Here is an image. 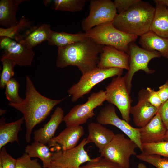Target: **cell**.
Returning a JSON list of instances; mask_svg holds the SVG:
<instances>
[{
    "mask_svg": "<svg viewBox=\"0 0 168 168\" xmlns=\"http://www.w3.org/2000/svg\"><path fill=\"white\" fill-rule=\"evenodd\" d=\"M27 153H24L16 159V168H42L37 159H31Z\"/></svg>",
    "mask_w": 168,
    "mask_h": 168,
    "instance_id": "obj_34",
    "label": "cell"
},
{
    "mask_svg": "<svg viewBox=\"0 0 168 168\" xmlns=\"http://www.w3.org/2000/svg\"><path fill=\"white\" fill-rule=\"evenodd\" d=\"M138 168H147L146 166L143 163L138 164L137 166Z\"/></svg>",
    "mask_w": 168,
    "mask_h": 168,
    "instance_id": "obj_41",
    "label": "cell"
},
{
    "mask_svg": "<svg viewBox=\"0 0 168 168\" xmlns=\"http://www.w3.org/2000/svg\"><path fill=\"white\" fill-rule=\"evenodd\" d=\"M89 8V15L82 24L85 32L101 24L112 22L117 14L114 2L110 0H91Z\"/></svg>",
    "mask_w": 168,
    "mask_h": 168,
    "instance_id": "obj_10",
    "label": "cell"
},
{
    "mask_svg": "<svg viewBox=\"0 0 168 168\" xmlns=\"http://www.w3.org/2000/svg\"><path fill=\"white\" fill-rule=\"evenodd\" d=\"M146 90L148 92V101L152 105L158 108L162 103L157 91L149 87H147Z\"/></svg>",
    "mask_w": 168,
    "mask_h": 168,
    "instance_id": "obj_37",
    "label": "cell"
},
{
    "mask_svg": "<svg viewBox=\"0 0 168 168\" xmlns=\"http://www.w3.org/2000/svg\"><path fill=\"white\" fill-rule=\"evenodd\" d=\"M166 83L168 85V79L166 81Z\"/></svg>",
    "mask_w": 168,
    "mask_h": 168,
    "instance_id": "obj_46",
    "label": "cell"
},
{
    "mask_svg": "<svg viewBox=\"0 0 168 168\" xmlns=\"http://www.w3.org/2000/svg\"><path fill=\"white\" fill-rule=\"evenodd\" d=\"M157 91L162 103L168 99V85L166 83L159 86Z\"/></svg>",
    "mask_w": 168,
    "mask_h": 168,
    "instance_id": "obj_39",
    "label": "cell"
},
{
    "mask_svg": "<svg viewBox=\"0 0 168 168\" xmlns=\"http://www.w3.org/2000/svg\"><path fill=\"white\" fill-rule=\"evenodd\" d=\"M4 117L0 120V150L9 143L16 142L20 145L18 138L19 131L22 130L21 125L24 120L23 117L15 121L7 123Z\"/></svg>",
    "mask_w": 168,
    "mask_h": 168,
    "instance_id": "obj_20",
    "label": "cell"
},
{
    "mask_svg": "<svg viewBox=\"0 0 168 168\" xmlns=\"http://www.w3.org/2000/svg\"><path fill=\"white\" fill-rule=\"evenodd\" d=\"M123 69L116 68H101L97 67L82 75L77 82L73 84L67 90L71 96V101L75 102L89 93L96 85L113 77L121 76Z\"/></svg>",
    "mask_w": 168,
    "mask_h": 168,
    "instance_id": "obj_5",
    "label": "cell"
},
{
    "mask_svg": "<svg viewBox=\"0 0 168 168\" xmlns=\"http://www.w3.org/2000/svg\"><path fill=\"white\" fill-rule=\"evenodd\" d=\"M155 11L150 3L139 0L124 12L117 14L112 23L123 32L140 37L149 31Z\"/></svg>",
    "mask_w": 168,
    "mask_h": 168,
    "instance_id": "obj_3",
    "label": "cell"
},
{
    "mask_svg": "<svg viewBox=\"0 0 168 168\" xmlns=\"http://www.w3.org/2000/svg\"><path fill=\"white\" fill-rule=\"evenodd\" d=\"M52 8L56 10L75 12L82 10L86 0H54Z\"/></svg>",
    "mask_w": 168,
    "mask_h": 168,
    "instance_id": "obj_28",
    "label": "cell"
},
{
    "mask_svg": "<svg viewBox=\"0 0 168 168\" xmlns=\"http://www.w3.org/2000/svg\"><path fill=\"white\" fill-rule=\"evenodd\" d=\"M138 147L133 141L126 138L124 134H115L111 141L100 153V156L122 168H129L130 157L137 155L135 150Z\"/></svg>",
    "mask_w": 168,
    "mask_h": 168,
    "instance_id": "obj_6",
    "label": "cell"
},
{
    "mask_svg": "<svg viewBox=\"0 0 168 168\" xmlns=\"http://www.w3.org/2000/svg\"><path fill=\"white\" fill-rule=\"evenodd\" d=\"M155 11L149 31L168 38V10L166 6L156 4Z\"/></svg>",
    "mask_w": 168,
    "mask_h": 168,
    "instance_id": "obj_23",
    "label": "cell"
},
{
    "mask_svg": "<svg viewBox=\"0 0 168 168\" xmlns=\"http://www.w3.org/2000/svg\"><path fill=\"white\" fill-rule=\"evenodd\" d=\"M1 61L2 65V69L0 75V87L4 89L7 83L12 78L15 74L14 68L16 65L12 60L5 59Z\"/></svg>",
    "mask_w": 168,
    "mask_h": 168,
    "instance_id": "obj_31",
    "label": "cell"
},
{
    "mask_svg": "<svg viewBox=\"0 0 168 168\" xmlns=\"http://www.w3.org/2000/svg\"><path fill=\"white\" fill-rule=\"evenodd\" d=\"M129 56L126 52L109 45H104L100 55L97 67L129 69Z\"/></svg>",
    "mask_w": 168,
    "mask_h": 168,
    "instance_id": "obj_15",
    "label": "cell"
},
{
    "mask_svg": "<svg viewBox=\"0 0 168 168\" xmlns=\"http://www.w3.org/2000/svg\"><path fill=\"white\" fill-rule=\"evenodd\" d=\"M50 168H62L58 166H51Z\"/></svg>",
    "mask_w": 168,
    "mask_h": 168,
    "instance_id": "obj_44",
    "label": "cell"
},
{
    "mask_svg": "<svg viewBox=\"0 0 168 168\" xmlns=\"http://www.w3.org/2000/svg\"><path fill=\"white\" fill-rule=\"evenodd\" d=\"M27 0H1L0 1V25L8 28L19 22L16 14L19 6Z\"/></svg>",
    "mask_w": 168,
    "mask_h": 168,
    "instance_id": "obj_21",
    "label": "cell"
},
{
    "mask_svg": "<svg viewBox=\"0 0 168 168\" xmlns=\"http://www.w3.org/2000/svg\"><path fill=\"white\" fill-rule=\"evenodd\" d=\"M143 152L148 155L155 154L168 158V141L142 144Z\"/></svg>",
    "mask_w": 168,
    "mask_h": 168,
    "instance_id": "obj_30",
    "label": "cell"
},
{
    "mask_svg": "<svg viewBox=\"0 0 168 168\" xmlns=\"http://www.w3.org/2000/svg\"><path fill=\"white\" fill-rule=\"evenodd\" d=\"M104 46L88 37L82 41L58 47L56 66L61 68L70 65L75 66L82 75L85 74L97 67Z\"/></svg>",
    "mask_w": 168,
    "mask_h": 168,
    "instance_id": "obj_2",
    "label": "cell"
},
{
    "mask_svg": "<svg viewBox=\"0 0 168 168\" xmlns=\"http://www.w3.org/2000/svg\"><path fill=\"white\" fill-rule=\"evenodd\" d=\"M51 30L49 25L44 24L33 29L22 40L33 48L43 41H48Z\"/></svg>",
    "mask_w": 168,
    "mask_h": 168,
    "instance_id": "obj_26",
    "label": "cell"
},
{
    "mask_svg": "<svg viewBox=\"0 0 168 168\" xmlns=\"http://www.w3.org/2000/svg\"><path fill=\"white\" fill-rule=\"evenodd\" d=\"M112 22L96 26L85 33L89 38L99 44L112 46L128 54L129 44L134 42L138 36L117 29Z\"/></svg>",
    "mask_w": 168,
    "mask_h": 168,
    "instance_id": "obj_4",
    "label": "cell"
},
{
    "mask_svg": "<svg viewBox=\"0 0 168 168\" xmlns=\"http://www.w3.org/2000/svg\"><path fill=\"white\" fill-rule=\"evenodd\" d=\"M64 116V111L62 108L57 107L49 121L43 127L34 131V141L48 145L50 140L54 137L55 132L63 121Z\"/></svg>",
    "mask_w": 168,
    "mask_h": 168,
    "instance_id": "obj_18",
    "label": "cell"
},
{
    "mask_svg": "<svg viewBox=\"0 0 168 168\" xmlns=\"http://www.w3.org/2000/svg\"><path fill=\"white\" fill-rule=\"evenodd\" d=\"M167 131H168V129H167Z\"/></svg>",
    "mask_w": 168,
    "mask_h": 168,
    "instance_id": "obj_47",
    "label": "cell"
},
{
    "mask_svg": "<svg viewBox=\"0 0 168 168\" xmlns=\"http://www.w3.org/2000/svg\"><path fill=\"white\" fill-rule=\"evenodd\" d=\"M16 159L7 153L5 147L0 150V162L3 168H16Z\"/></svg>",
    "mask_w": 168,
    "mask_h": 168,
    "instance_id": "obj_35",
    "label": "cell"
},
{
    "mask_svg": "<svg viewBox=\"0 0 168 168\" xmlns=\"http://www.w3.org/2000/svg\"><path fill=\"white\" fill-rule=\"evenodd\" d=\"M153 1L155 4H157L168 7V0H154Z\"/></svg>",
    "mask_w": 168,
    "mask_h": 168,
    "instance_id": "obj_40",
    "label": "cell"
},
{
    "mask_svg": "<svg viewBox=\"0 0 168 168\" xmlns=\"http://www.w3.org/2000/svg\"><path fill=\"white\" fill-rule=\"evenodd\" d=\"M0 47L4 51L1 61L9 59L20 66L31 65L35 53L23 40L17 41L7 37H0Z\"/></svg>",
    "mask_w": 168,
    "mask_h": 168,
    "instance_id": "obj_11",
    "label": "cell"
},
{
    "mask_svg": "<svg viewBox=\"0 0 168 168\" xmlns=\"http://www.w3.org/2000/svg\"><path fill=\"white\" fill-rule=\"evenodd\" d=\"M142 144L164 141L167 129L157 113L144 126L139 128Z\"/></svg>",
    "mask_w": 168,
    "mask_h": 168,
    "instance_id": "obj_16",
    "label": "cell"
},
{
    "mask_svg": "<svg viewBox=\"0 0 168 168\" xmlns=\"http://www.w3.org/2000/svg\"><path fill=\"white\" fill-rule=\"evenodd\" d=\"M129 69L124 77L130 93L132 87V80L135 73L139 70L144 71L147 74H151L155 70L150 69L148 66L151 60L155 58H160L161 55L158 51H150L138 46L133 42L129 45Z\"/></svg>",
    "mask_w": 168,
    "mask_h": 168,
    "instance_id": "obj_8",
    "label": "cell"
},
{
    "mask_svg": "<svg viewBox=\"0 0 168 168\" xmlns=\"http://www.w3.org/2000/svg\"><path fill=\"white\" fill-rule=\"evenodd\" d=\"M88 143L86 138H84L73 148L53 153L51 166L62 168H79L82 164L94 160L95 158H91L85 150V147Z\"/></svg>",
    "mask_w": 168,
    "mask_h": 168,
    "instance_id": "obj_12",
    "label": "cell"
},
{
    "mask_svg": "<svg viewBox=\"0 0 168 168\" xmlns=\"http://www.w3.org/2000/svg\"><path fill=\"white\" fill-rule=\"evenodd\" d=\"M157 113L160 115L165 126L168 128V99L158 108Z\"/></svg>",
    "mask_w": 168,
    "mask_h": 168,
    "instance_id": "obj_38",
    "label": "cell"
},
{
    "mask_svg": "<svg viewBox=\"0 0 168 168\" xmlns=\"http://www.w3.org/2000/svg\"><path fill=\"white\" fill-rule=\"evenodd\" d=\"M164 141H168V131H167Z\"/></svg>",
    "mask_w": 168,
    "mask_h": 168,
    "instance_id": "obj_43",
    "label": "cell"
},
{
    "mask_svg": "<svg viewBox=\"0 0 168 168\" xmlns=\"http://www.w3.org/2000/svg\"><path fill=\"white\" fill-rule=\"evenodd\" d=\"M79 168H122L116 164L110 162L100 156L93 161L87 162L86 165Z\"/></svg>",
    "mask_w": 168,
    "mask_h": 168,
    "instance_id": "obj_33",
    "label": "cell"
},
{
    "mask_svg": "<svg viewBox=\"0 0 168 168\" xmlns=\"http://www.w3.org/2000/svg\"><path fill=\"white\" fill-rule=\"evenodd\" d=\"M97 122L103 125H111L120 129L143 151V145L140 140L139 128H134L117 115L114 106L109 104L102 108L96 118Z\"/></svg>",
    "mask_w": 168,
    "mask_h": 168,
    "instance_id": "obj_13",
    "label": "cell"
},
{
    "mask_svg": "<svg viewBox=\"0 0 168 168\" xmlns=\"http://www.w3.org/2000/svg\"><path fill=\"white\" fill-rule=\"evenodd\" d=\"M105 100V92L103 90L92 93L86 103L74 106L64 116L63 121L67 127L77 126L86 123L94 116V109L102 105Z\"/></svg>",
    "mask_w": 168,
    "mask_h": 168,
    "instance_id": "obj_9",
    "label": "cell"
},
{
    "mask_svg": "<svg viewBox=\"0 0 168 168\" xmlns=\"http://www.w3.org/2000/svg\"><path fill=\"white\" fill-rule=\"evenodd\" d=\"M88 37L86 33L72 34L52 30L48 42L49 45H56L58 47H60L82 41Z\"/></svg>",
    "mask_w": 168,
    "mask_h": 168,
    "instance_id": "obj_25",
    "label": "cell"
},
{
    "mask_svg": "<svg viewBox=\"0 0 168 168\" xmlns=\"http://www.w3.org/2000/svg\"><path fill=\"white\" fill-rule=\"evenodd\" d=\"M82 126L67 127L57 136L51 139L48 145L50 148L58 147L60 150H66L73 148L77 145L81 138L84 134Z\"/></svg>",
    "mask_w": 168,
    "mask_h": 168,
    "instance_id": "obj_17",
    "label": "cell"
},
{
    "mask_svg": "<svg viewBox=\"0 0 168 168\" xmlns=\"http://www.w3.org/2000/svg\"><path fill=\"white\" fill-rule=\"evenodd\" d=\"M139 43L142 48L158 51L161 56L168 59V38L161 37L149 31L140 37Z\"/></svg>",
    "mask_w": 168,
    "mask_h": 168,
    "instance_id": "obj_22",
    "label": "cell"
},
{
    "mask_svg": "<svg viewBox=\"0 0 168 168\" xmlns=\"http://www.w3.org/2000/svg\"><path fill=\"white\" fill-rule=\"evenodd\" d=\"M51 152L48 145L35 141L27 145L25 149V152L31 157L40 159L44 168H50L51 166L53 153Z\"/></svg>",
    "mask_w": 168,
    "mask_h": 168,
    "instance_id": "obj_24",
    "label": "cell"
},
{
    "mask_svg": "<svg viewBox=\"0 0 168 168\" xmlns=\"http://www.w3.org/2000/svg\"><path fill=\"white\" fill-rule=\"evenodd\" d=\"M139 160L152 165L156 168H168V158H161L158 155H148L142 152L136 155Z\"/></svg>",
    "mask_w": 168,
    "mask_h": 168,
    "instance_id": "obj_32",
    "label": "cell"
},
{
    "mask_svg": "<svg viewBox=\"0 0 168 168\" xmlns=\"http://www.w3.org/2000/svg\"><path fill=\"white\" fill-rule=\"evenodd\" d=\"M0 168H3L2 163L0 162Z\"/></svg>",
    "mask_w": 168,
    "mask_h": 168,
    "instance_id": "obj_45",
    "label": "cell"
},
{
    "mask_svg": "<svg viewBox=\"0 0 168 168\" xmlns=\"http://www.w3.org/2000/svg\"><path fill=\"white\" fill-rule=\"evenodd\" d=\"M105 91L106 100L110 104L115 106L119 110L123 119L129 123L131 105L133 100L124 77L119 76L114 77Z\"/></svg>",
    "mask_w": 168,
    "mask_h": 168,
    "instance_id": "obj_7",
    "label": "cell"
},
{
    "mask_svg": "<svg viewBox=\"0 0 168 168\" xmlns=\"http://www.w3.org/2000/svg\"><path fill=\"white\" fill-rule=\"evenodd\" d=\"M148 92L146 89H142L138 94V101L131 106L130 114L133 116L135 125L140 128L145 126L157 113L158 108L150 104L147 100Z\"/></svg>",
    "mask_w": 168,
    "mask_h": 168,
    "instance_id": "obj_14",
    "label": "cell"
},
{
    "mask_svg": "<svg viewBox=\"0 0 168 168\" xmlns=\"http://www.w3.org/2000/svg\"><path fill=\"white\" fill-rule=\"evenodd\" d=\"M88 134L86 138L88 143H93L100 153L113 139L115 134L98 123L91 122L87 127Z\"/></svg>",
    "mask_w": 168,
    "mask_h": 168,
    "instance_id": "obj_19",
    "label": "cell"
},
{
    "mask_svg": "<svg viewBox=\"0 0 168 168\" xmlns=\"http://www.w3.org/2000/svg\"><path fill=\"white\" fill-rule=\"evenodd\" d=\"M25 94V97L21 103H9L8 105L23 114L26 128L25 139L27 142L30 143L33 128L44 120L53 108L65 98L55 100L43 95L37 90L28 76L26 78Z\"/></svg>",
    "mask_w": 168,
    "mask_h": 168,
    "instance_id": "obj_1",
    "label": "cell"
},
{
    "mask_svg": "<svg viewBox=\"0 0 168 168\" xmlns=\"http://www.w3.org/2000/svg\"><path fill=\"white\" fill-rule=\"evenodd\" d=\"M20 84L14 78L11 79L5 86V94L9 103L17 104L23 101L24 98L20 97L19 93Z\"/></svg>",
    "mask_w": 168,
    "mask_h": 168,
    "instance_id": "obj_29",
    "label": "cell"
},
{
    "mask_svg": "<svg viewBox=\"0 0 168 168\" xmlns=\"http://www.w3.org/2000/svg\"><path fill=\"white\" fill-rule=\"evenodd\" d=\"M31 22L22 16L19 21L18 23L15 26L8 28H0V37H7L16 41L22 40L20 34L24 29L30 27Z\"/></svg>",
    "mask_w": 168,
    "mask_h": 168,
    "instance_id": "obj_27",
    "label": "cell"
},
{
    "mask_svg": "<svg viewBox=\"0 0 168 168\" xmlns=\"http://www.w3.org/2000/svg\"><path fill=\"white\" fill-rule=\"evenodd\" d=\"M167 9H168V7H167Z\"/></svg>",
    "mask_w": 168,
    "mask_h": 168,
    "instance_id": "obj_48",
    "label": "cell"
},
{
    "mask_svg": "<svg viewBox=\"0 0 168 168\" xmlns=\"http://www.w3.org/2000/svg\"><path fill=\"white\" fill-rule=\"evenodd\" d=\"M139 0H115L114 3L118 14L121 13L127 10Z\"/></svg>",
    "mask_w": 168,
    "mask_h": 168,
    "instance_id": "obj_36",
    "label": "cell"
},
{
    "mask_svg": "<svg viewBox=\"0 0 168 168\" xmlns=\"http://www.w3.org/2000/svg\"><path fill=\"white\" fill-rule=\"evenodd\" d=\"M6 111V110L5 109H1L0 110V115H2L4 114L5 113Z\"/></svg>",
    "mask_w": 168,
    "mask_h": 168,
    "instance_id": "obj_42",
    "label": "cell"
}]
</instances>
